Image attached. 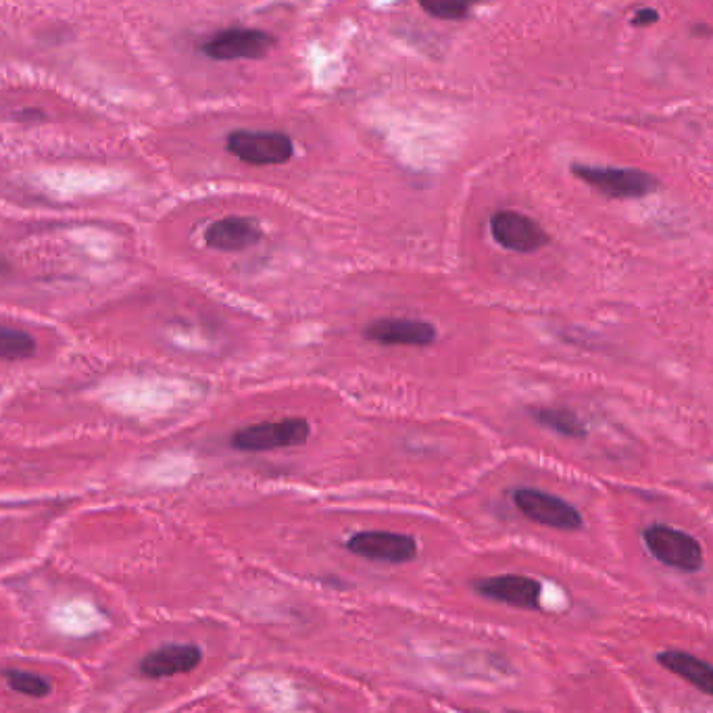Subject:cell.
Returning <instances> with one entry per match:
<instances>
[{
	"instance_id": "16",
	"label": "cell",
	"mask_w": 713,
	"mask_h": 713,
	"mask_svg": "<svg viewBox=\"0 0 713 713\" xmlns=\"http://www.w3.org/2000/svg\"><path fill=\"white\" fill-rule=\"evenodd\" d=\"M5 680H7L11 691H15L19 695H26V697H34V699H42L46 695H51V691H53L51 682H48L44 676L26 672V670H7Z\"/></svg>"
},
{
	"instance_id": "3",
	"label": "cell",
	"mask_w": 713,
	"mask_h": 713,
	"mask_svg": "<svg viewBox=\"0 0 713 713\" xmlns=\"http://www.w3.org/2000/svg\"><path fill=\"white\" fill-rule=\"evenodd\" d=\"M643 543L659 563L672 570L695 574L703 568V547L693 534L684 530L653 524L643 530Z\"/></svg>"
},
{
	"instance_id": "17",
	"label": "cell",
	"mask_w": 713,
	"mask_h": 713,
	"mask_svg": "<svg viewBox=\"0 0 713 713\" xmlns=\"http://www.w3.org/2000/svg\"><path fill=\"white\" fill-rule=\"evenodd\" d=\"M420 5L426 13H430L436 19L457 21L470 15L476 0H420Z\"/></svg>"
},
{
	"instance_id": "18",
	"label": "cell",
	"mask_w": 713,
	"mask_h": 713,
	"mask_svg": "<svg viewBox=\"0 0 713 713\" xmlns=\"http://www.w3.org/2000/svg\"><path fill=\"white\" fill-rule=\"evenodd\" d=\"M659 19V15H657V11H653V9H643V11H638L636 15H634V26H638V28H643V26H649V23H655Z\"/></svg>"
},
{
	"instance_id": "12",
	"label": "cell",
	"mask_w": 713,
	"mask_h": 713,
	"mask_svg": "<svg viewBox=\"0 0 713 713\" xmlns=\"http://www.w3.org/2000/svg\"><path fill=\"white\" fill-rule=\"evenodd\" d=\"M203 238L209 249L238 253L257 247V244L263 240V228L257 219L232 215L209 224Z\"/></svg>"
},
{
	"instance_id": "2",
	"label": "cell",
	"mask_w": 713,
	"mask_h": 713,
	"mask_svg": "<svg viewBox=\"0 0 713 713\" xmlns=\"http://www.w3.org/2000/svg\"><path fill=\"white\" fill-rule=\"evenodd\" d=\"M311 436V424L305 417H282V420H269L238 428L230 447L242 453H263L278 451L288 447H301Z\"/></svg>"
},
{
	"instance_id": "4",
	"label": "cell",
	"mask_w": 713,
	"mask_h": 713,
	"mask_svg": "<svg viewBox=\"0 0 713 713\" xmlns=\"http://www.w3.org/2000/svg\"><path fill=\"white\" fill-rule=\"evenodd\" d=\"M511 501L515 507H518V511L524 515V518L545 528L576 532L584 526L582 513L572 503L547 493V490L532 488V486L513 488Z\"/></svg>"
},
{
	"instance_id": "6",
	"label": "cell",
	"mask_w": 713,
	"mask_h": 713,
	"mask_svg": "<svg viewBox=\"0 0 713 713\" xmlns=\"http://www.w3.org/2000/svg\"><path fill=\"white\" fill-rule=\"evenodd\" d=\"M276 44V38L253 28H226L201 42V53L215 61L261 59Z\"/></svg>"
},
{
	"instance_id": "8",
	"label": "cell",
	"mask_w": 713,
	"mask_h": 713,
	"mask_svg": "<svg viewBox=\"0 0 713 713\" xmlns=\"http://www.w3.org/2000/svg\"><path fill=\"white\" fill-rule=\"evenodd\" d=\"M347 549L367 561L401 565L417 557V540L409 534L386 532V530H365L357 532L347 540Z\"/></svg>"
},
{
	"instance_id": "1",
	"label": "cell",
	"mask_w": 713,
	"mask_h": 713,
	"mask_svg": "<svg viewBox=\"0 0 713 713\" xmlns=\"http://www.w3.org/2000/svg\"><path fill=\"white\" fill-rule=\"evenodd\" d=\"M572 174L595 188L607 199H643L659 188V180L643 169L634 167H601V165H572Z\"/></svg>"
},
{
	"instance_id": "9",
	"label": "cell",
	"mask_w": 713,
	"mask_h": 713,
	"mask_svg": "<svg viewBox=\"0 0 713 713\" xmlns=\"http://www.w3.org/2000/svg\"><path fill=\"white\" fill-rule=\"evenodd\" d=\"M365 338L382 347H432L438 330L415 317H382L365 328Z\"/></svg>"
},
{
	"instance_id": "15",
	"label": "cell",
	"mask_w": 713,
	"mask_h": 713,
	"mask_svg": "<svg viewBox=\"0 0 713 713\" xmlns=\"http://www.w3.org/2000/svg\"><path fill=\"white\" fill-rule=\"evenodd\" d=\"M36 353V338L13 326L0 324V363H15L32 359Z\"/></svg>"
},
{
	"instance_id": "11",
	"label": "cell",
	"mask_w": 713,
	"mask_h": 713,
	"mask_svg": "<svg viewBox=\"0 0 713 713\" xmlns=\"http://www.w3.org/2000/svg\"><path fill=\"white\" fill-rule=\"evenodd\" d=\"M201 661H203V649L199 645L167 643L151 653H146L138 663V670L146 678L161 680V678L194 672L201 666Z\"/></svg>"
},
{
	"instance_id": "13",
	"label": "cell",
	"mask_w": 713,
	"mask_h": 713,
	"mask_svg": "<svg viewBox=\"0 0 713 713\" xmlns=\"http://www.w3.org/2000/svg\"><path fill=\"white\" fill-rule=\"evenodd\" d=\"M657 661L668 672L686 680L703 695L713 697V666L709 661L678 649H666L657 655Z\"/></svg>"
},
{
	"instance_id": "10",
	"label": "cell",
	"mask_w": 713,
	"mask_h": 713,
	"mask_svg": "<svg viewBox=\"0 0 713 713\" xmlns=\"http://www.w3.org/2000/svg\"><path fill=\"white\" fill-rule=\"evenodd\" d=\"M472 588L488 601L520 609H540V595H543V586L538 580L520 574L480 578L472 582Z\"/></svg>"
},
{
	"instance_id": "7",
	"label": "cell",
	"mask_w": 713,
	"mask_h": 713,
	"mask_svg": "<svg viewBox=\"0 0 713 713\" xmlns=\"http://www.w3.org/2000/svg\"><path fill=\"white\" fill-rule=\"evenodd\" d=\"M490 236L511 253H536L551 242L547 230L536 219L518 211H497L490 217Z\"/></svg>"
},
{
	"instance_id": "14",
	"label": "cell",
	"mask_w": 713,
	"mask_h": 713,
	"mask_svg": "<svg viewBox=\"0 0 713 713\" xmlns=\"http://www.w3.org/2000/svg\"><path fill=\"white\" fill-rule=\"evenodd\" d=\"M532 420L543 428H549L561 436L568 438H584L586 426L580 417L565 407H536L530 411Z\"/></svg>"
},
{
	"instance_id": "19",
	"label": "cell",
	"mask_w": 713,
	"mask_h": 713,
	"mask_svg": "<svg viewBox=\"0 0 713 713\" xmlns=\"http://www.w3.org/2000/svg\"><path fill=\"white\" fill-rule=\"evenodd\" d=\"M11 276V263L5 255H0V280H5Z\"/></svg>"
},
{
	"instance_id": "5",
	"label": "cell",
	"mask_w": 713,
	"mask_h": 713,
	"mask_svg": "<svg viewBox=\"0 0 713 713\" xmlns=\"http://www.w3.org/2000/svg\"><path fill=\"white\" fill-rule=\"evenodd\" d=\"M226 149L236 159L249 165H284L294 155V142L284 132L236 130L228 136Z\"/></svg>"
}]
</instances>
